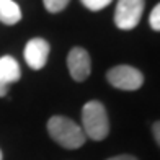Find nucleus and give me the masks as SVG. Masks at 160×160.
<instances>
[{
    "label": "nucleus",
    "mask_w": 160,
    "mask_h": 160,
    "mask_svg": "<svg viewBox=\"0 0 160 160\" xmlns=\"http://www.w3.org/2000/svg\"><path fill=\"white\" fill-rule=\"evenodd\" d=\"M48 132L64 149H78L87 141L83 129L65 116H52L48 121Z\"/></svg>",
    "instance_id": "f257e3e1"
},
{
    "label": "nucleus",
    "mask_w": 160,
    "mask_h": 160,
    "mask_svg": "<svg viewBox=\"0 0 160 160\" xmlns=\"http://www.w3.org/2000/svg\"><path fill=\"white\" fill-rule=\"evenodd\" d=\"M82 129L92 141H103L110 134V121L103 103L98 100L87 101L82 108Z\"/></svg>",
    "instance_id": "f03ea898"
},
{
    "label": "nucleus",
    "mask_w": 160,
    "mask_h": 160,
    "mask_svg": "<svg viewBox=\"0 0 160 160\" xmlns=\"http://www.w3.org/2000/svg\"><path fill=\"white\" fill-rule=\"evenodd\" d=\"M106 78L114 88L124 90V92H136L144 85L142 72L132 67V65H126V64L111 67L106 74Z\"/></svg>",
    "instance_id": "7ed1b4c3"
},
{
    "label": "nucleus",
    "mask_w": 160,
    "mask_h": 160,
    "mask_svg": "<svg viewBox=\"0 0 160 160\" xmlns=\"http://www.w3.org/2000/svg\"><path fill=\"white\" fill-rule=\"evenodd\" d=\"M144 0H118L114 10V25L122 31H129L139 25L144 13Z\"/></svg>",
    "instance_id": "20e7f679"
},
{
    "label": "nucleus",
    "mask_w": 160,
    "mask_h": 160,
    "mask_svg": "<svg viewBox=\"0 0 160 160\" xmlns=\"http://www.w3.org/2000/svg\"><path fill=\"white\" fill-rule=\"evenodd\" d=\"M67 67L70 72V77L75 82H83V80L88 78L92 72V59L90 54L87 52V49L80 46L72 48L67 56Z\"/></svg>",
    "instance_id": "39448f33"
},
{
    "label": "nucleus",
    "mask_w": 160,
    "mask_h": 160,
    "mask_svg": "<svg viewBox=\"0 0 160 160\" xmlns=\"http://www.w3.org/2000/svg\"><path fill=\"white\" fill-rule=\"evenodd\" d=\"M51 46L44 38H31L26 42L23 56L28 64V67L33 70H41L48 62Z\"/></svg>",
    "instance_id": "423d86ee"
},
{
    "label": "nucleus",
    "mask_w": 160,
    "mask_h": 160,
    "mask_svg": "<svg viewBox=\"0 0 160 160\" xmlns=\"http://www.w3.org/2000/svg\"><path fill=\"white\" fill-rule=\"evenodd\" d=\"M21 78V69L15 57H0V98L8 93V87Z\"/></svg>",
    "instance_id": "0eeeda50"
},
{
    "label": "nucleus",
    "mask_w": 160,
    "mask_h": 160,
    "mask_svg": "<svg viewBox=\"0 0 160 160\" xmlns=\"http://www.w3.org/2000/svg\"><path fill=\"white\" fill-rule=\"evenodd\" d=\"M21 20V8L15 0H0V23L7 26L17 25Z\"/></svg>",
    "instance_id": "6e6552de"
},
{
    "label": "nucleus",
    "mask_w": 160,
    "mask_h": 160,
    "mask_svg": "<svg viewBox=\"0 0 160 160\" xmlns=\"http://www.w3.org/2000/svg\"><path fill=\"white\" fill-rule=\"evenodd\" d=\"M69 2H70V0H42L44 8L49 13H59V12H62L65 7L69 5Z\"/></svg>",
    "instance_id": "1a4fd4ad"
},
{
    "label": "nucleus",
    "mask_w": 160,
    "mask_h": 160,
    "mask_svg": "<svg viewBox=\"0 0 160 160\" xmlns=\"http://www.w3.org/2000/svg\"><path fill=\"white\" fill-rule=\"evenodd\" d=\"M80 2H82V5L85 8H88L90 12H100V10L106 8L113 0H80Z\"/></svg>",
    "instance_id": "9d476101"
},
{
    "label": "nucleus",
    "mask_w": 160,
    "mask_h": 160,
    "mask_svg": "<svg viewBox=\"0 0 160 160\" xmlns=\"http://www.w3.org/2000/svg\"><path fill=\"white\" fill-rule=\"evenodd\" d=\"M149 23H150V28H152V30L160 31V3H157V5L154 7V10L150 12Z\"/></svg>",
    "instance_id": "9b49d317"
},
{
    "label": "nucleus",
    "mask_w": 160,
    "mask_h": 160,
    "mask_svg": "<svg viewBox=\"0 0 160 160\" xmlns=\"http://www.w3.org/2000/svg\"><path fill=\"white\" fill-rule=\"evenodd\" d=\"M152 134H154V139H155V142L158 144V147H160V121H157V122L152 124Z\"/></svg>",
    "instance_id": "f8f14e48"
},
{
    "label": "nucleus",
    "mask_w": 160,
    "mask_h": 160,
    "mask_svg": "<svg viewBox=\"0 0 160 160\" xmlns=\"http://www.w3.org/2000/svg\"><path fill=\"white\" fill-rule=\"evenodd\" d=\"M108 160H137L134 155H128V154H122V155H116V157H110Z\"/></svg>",
    "instance_id": "ddd939ff"
},
{
    "label": "nucleus",
    "mask_w": 160,
    "mask_h": 160,
    "mask_svg": "<svg viewBox=\"0 0 160 160\" xmlns=\"http://www.w3.org/2000/svg\"><path fill=\"white\" fill-rule=\"evenodd\" d=\"M0 160H3V155H2V150H0Z\"/></svg>",
    "instance_id": "4468645a"
}]
</instances>
